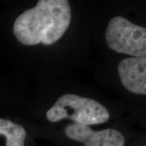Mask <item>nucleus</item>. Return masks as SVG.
<instances>
[{
  "mask_svg": "<svg viewBox=\"0 0 146 146\" xmlns=\"http://www.w3.org/2000/svg\"><path fill=\"white\" fill-rule=\"evenodd\" d=\"M72 21L68 0H40L16 18L13 33L25 46H50L64 35Z\"/></svg>",
  "mask_w": 146,
  "mask_h": 146,
  "instance_id": "obj_1",
  "label": "nucleus"
},
{
  "mask_svg": "<svg viewBox=\"0 0 146 146\" xmlns=\"http://www.w3.org/2000/svg\"><path fill=\"white\" fill-rule=\"evenodd\" d=\"M47 120L55 123L69 119L80 125H98L110 119L108 110L96 100L77 94H63L47 110Z\"/></svg>",
  "mask_w": 146,
  "mask_h": 146,
  "instance_id": "obj_2",
  "label": "nucleus"
},
{
  "mask_svg": "<svg viewBox=\"0 0 146 146\" xmlns=\"http://www.w3.org/2000/svg\"><path fill=\"white\" fill-rule=\"evenodd\" d=\"M106 42L110 50L131 57H145L146 29L123 16L110 21L106 31Z\"/></svg>",
  "mask_w": 146,
  "mask_h": 146,
  "instance_id": "obj_3",
  "label": "nucleus"
},
{
  "mask_svg": "<svg viewBox=\"0 0 146 146\" xmlns=\"http://www.w3.org/2000/svg\"><path fill=\"white\" fill-rule=\"evenodd\" d=\"M64 132L69 139L80 142L84 146H124L125 145L123 135L112 128L94 131L89 126L72 123L65 127Z\"/></svg>",
  "mask_w": 146,
  "mask_h": 146,
  "instance_id": "obj_4",
  "label": "nucleus"
},
{
  "mask_svg": "<svg viewBox=\"0 0 146 146\" xmlns=\"http://www.w3.org/2000/svg\"><path fill=\"white\" fill-rule=\"evenodd\" d=\"M122 84L131 93L146 94V56L128 57L123 59L118 66Z\"/></svg>",
  "mask_w": 146,
  "mask_h": 146,
  "instance_id": "obj_5",
  "label": "nucleus"
},
{
  "mask_svg": "<svg viewBox=\"0 0 146 146\" xmlns=\"http://www.w3.org/2000/svg\"><path fill=\"white\" fill-rule=\"evenodd\" d=\"M0 135L5 136L6 146H25L27 132L23 126L0 119Z\"/></svg>",
  "mask_w": 146,
  "mask_h": 146,
  "instance_id": "obj_6",
  "label": "nucleus"
}]
</instances>
